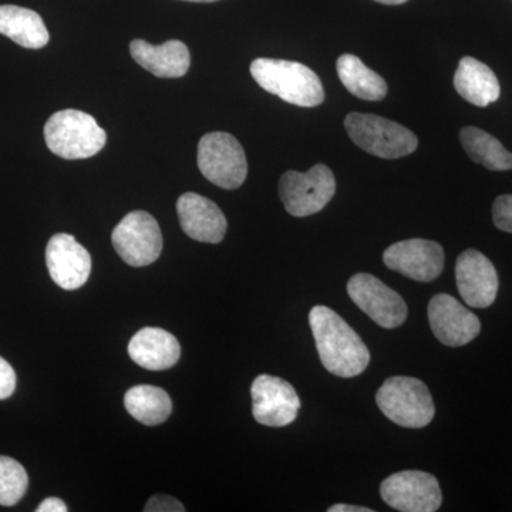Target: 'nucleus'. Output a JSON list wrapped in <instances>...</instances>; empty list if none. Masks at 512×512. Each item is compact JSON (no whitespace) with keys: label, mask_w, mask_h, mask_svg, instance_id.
Here are the masks:
<instances>
[{"label":"nucleus","mask_w":512,"mask_h":512,"mask_svg":"<svg viewBox=\"0 0 512 512\" xmlns=\"http://www.w3.org/2000/svg\"><path fill=\"white\" fill-rule=\"evenodd\" d=\"M380 495L389 507L402 512H434L443 501L437 478L417 470L387 477L380 485Z\"/></svg>","instance_id":"1a4fd4ad"},{"label":"nucleus","mask_w":512,"mask_h":512,"mask_svg":"<svg viewBox=\"0 0 512 512\" xmlns=\"http://www.w3.org/2000/svg\"><path fill=\"white\" fill-rule=\"evenodd\" d=\"M124 406L131 417L146 426L164 423L173 412V403L168 393L150 384L131 387L124 396Z\"/></svg>","instance_id":"4be33fe9"},{"label":"nucleus","mask_w":512,"mask_h":512,"mask_svg":"<svg viewBox=\"0 0 512 512\" xmlns=\"http://www.w3.org/2000/svg\"><path fill=\"white\" fill-rule=\"evenodd\" d=\"M185 2H205V3H210V2H217V0H185Z\"/></svg>","instance_id":"7c9ffc66"},{"label":"nucleus","mask_w":512,"mask_h":512,"mask_svg":"<svg viewBox=\"0 0 512 512\" xmlns=\"http://www.w3.org/2000/svg\"><path fill=\"white\" fill-rule=\"evenodd\" d=\"M251 74L262 89L293 106L316 107L325 101L318 74L305 64L261 57L252 62Z\"/></svg>","instance_id":"f03ea898"},{"label":"nucleus","mask_w":512,"mask_h":512,"mask_svg":"<svg viewBox=\"0 0 512 512\" xmlns=\"http://www.w3.org/2000/svg\"><path fill=\"white\" fill-rule=\"evenodd\" d=\"M128 355L144 369L167 370L180 360L181 346L167 330L144 328L128 343Z\"/></svg>","instance_id":"a211bd4d"},{"label":"nucleus","mask_w":512,"mask_h":512,"mask_svg":"<svg viewBox=\"0 0 512 512\" xmlns=\"http://www.w3.org/2000/svg\"><path fill=\"white\" fill-rule=\"evenodd\" d=\"M46 265L53 282L64 291L82 288L92 274V256L69 234H56L50 238Z\"/></svg>","instance_id":"4468645a"},{"label":"nucleus","mask_w":512,"mask_h":512,"mask_svg":"<svg viewBox=\"0 0 512 512\" xmlns=\"http://www.w3.org/2000/svg\"><path fill=\"white\" fill-rule=\"evenodd\" d=\"M454 87L464 100L478 107L490 106L501 94L500 82L493 70L470 56L463 57L458 63Z\"/></svg>","instance_id":"6ab92c4d"},{"label":"nucleus","mask_w":512,"mask_h":512,"mask_svg":"<svg viewBox=\"0 0 512 512\" xmlns=\"http://www.w3.org/2000/svg\"><path fill=\"white\" fill-rule=\"evenodd\" d=\"M28 487L25 467L13 458L0 456V505L13 507L18 504Z\"/></svg>","instance_id":"b1692460"},{"label":"nucleus","mask_w":512,"mask_h":512,"mask_svg":"<svg viewBox=\"0 0 512 512\" xmlns=\"http://www.w3.org/2000/svg\"><path fill=\"white\" fill-rule=\"evenodd\" d=\"M329 512H375L366 507H357V505L335 504L329 507Z\"/></svg>","instance_id":"c85d7f7f"},{"label":"nucleus","mask_w":512,"mask_h":512,"mask_svg":"<svg viewBox=\"0 0 512 512\" xmlns=\"http://www.w3.org/2000/svg\"><path fill=\"white\" fill-rule=\"evenodd\" d=\"M430 328L443 345L460 348L477 338L480 319L456 298L439 293L429 303Z\"/></svg>","instance_id":"ddd939ff"},{"label":"nucleus","mask_w":512,"mask_h":512,"mask_svg":"<svg viewBox=\"0 0 512 512\" xmlns=\"http://www.w3.org/2000/svg\"><path fill=\"white\" fill-rule=\"evenodd\" d=\"M45 140L55 156L64 160H84L103 150L107 134L90 114L62 110L47 120Z\"/></svg>","instance_id":"7ed1b4c3"},{"label":"nucleus","mask_w":512,"mask_h":512,"mask_svg":"<svg viewBox=\"0 0 512 512\" xmlns=\"http://www.w3.org/2000/svg\"><path fill=\"white\" fill-rule=\"evenodd\" d=\"M146 512H184V505L170 495H154L148 500Z\"/></svg>","instance_id":"a878e982"},{"label":"nucleus","mask_w":512,"mask_h":512,"mask_svg":"<svg viewBox=\"0 0 512 512\" xmlns=\"http://www.w3.org/2000/svg\"><path fill=\"white\" fill-rule=\"evenodd\" d=\"M180 225L188 237L205 244H220L227 234L228 222L215 202L195 192L181 195L177 201Z\"/></svg>","instance_id":"dca6fc26"},{"label":"nucleus","mask_w":512,"mask_h":512,"mask_svg":"<svg viewBox=\"0 0 512 512\" xmlns=\"http://www.w3.org/2000/svg\"><path fill=\"white\" fill-rule=\"evenodd\" d=\"M376 2L383 3V5H403L407 0H376Z\"/></svg>","instance_id":"c756f323"},{"label":"nucleus","mask_w":512,"mask_h":512,"mask_svg":"<svg viewBox=\"0 0 512 512\" xmlns=\"http://www.w3.org/2000/svg\"><path fill=\"white\" fill-rule=\"evenodd\" d=\"M345 128L356 146L386 160L409 156L419 146L416 134L409 128L376 114L350 113Z\"/></svg>","instance_id":"39448f33"},{"label":"nucleus","mask_w":512,"mask_h":512,"mask_svg":"<svg viewBox=\"0 0 512 512\" xmlns=\"http://www.w3.org/2000/svg\"><path fill=\"white\" fill-rule=\"evenodd\" d=\"M495 227L512 234V195H500L493 205Z\"/></svg>","instance_id":"393cba45"},{"label":"nucleus","mask_w":512,"mask_h":512,"mask_svg":"<svg viewBox=\"0 0 512 512\" xmlns=\"http://www.w3.org/2000/svg\"><path fill=\"white\" fill-rule=\"evenodd\" d=\"M111 242L120 258L134 268L153 264L163 251L161 229L146 211L127 214L113 229Z\"/></svg>","instance_id":"6e6552de"},{"label":"nucleus","mask_w":512,"mask_h":512,"mask_svg":"<svg viewBox=\"0 0 512 512\" xmlns=\"http://www.w3.org/2000/svg\"><path fill=\"white\" fill-rule=\"evenodd\" d=\"M340 82L349 93L367 101L383 100L387 96L386 80L353 55H342L336 63Z\"/></svg>","instance_id":"412c9836"},{"label":"nucleus","mask_w":512,"mask_h":512,"mask_svg":"<svg viewBox=\"0 0 512 512\" xmlns=\"http://www.w3.org/2000/svg\"><path fill=\"white\" fill-rule=\"evenodd\" d=\"M336 192L335 175L325 164L313 165L308 173L286 171L279 181V197L293 217L318 214Z\"/></svg>","instance_id":"0eeeda50"},{"label":"nucleus","mask_w":512,"mask_h":512,"mask_svg":"<svg viewBox=\"0 0 512 512\" xmlns=\"http://www.w3.org/2000/svg\"><path fill=\"white\" fill-rule=\"evenodd\" d=\"M384 264L392 271L419 282L439 278L444 269V251L429 239H407L393 244L384 251Z\"/></svg>","instance_id":"f8f14e48"},{"label":"nucleus","mask_w":512,"mask_h":512,"mask_svg":"<svg viewBox=\"0 0 512 512\" xmlns=\"http://www.w3.org/2000/svg\"><path fill=\"white\" fill-rule=\"evenodd\" d=\"M456 281L461 298L471 308H488L497 298V271L493 262L476 249H467L458 256Z\"/></svg>","instance_id":"2eb2a0df"},{"label":"nucleus","mask_w":512,"mask_h":512,"mask_svg":"<svg viewBox=\"0 0 512 512\" xmlns=\"http://www.w3.org/2000/svg\"><path fill=\"white\" fill-rule=\"evenodd\" d=\"M197 161L202 175L224 190H237L247 180V156L231 134L222 131L205 134L198 144Z\"/></svg>","instance_id":"423d86ee"},{"label":"nucleus","mask_w":512,"mask_h":512,"mask_svg":"<svg viewBox=\"0 0 512 512\" xmlns=\"http://www.w3.org/2000/svg\"><path fill=\"white\" fill-rule=\"evenodd\" d=\"M460 141L471 160L490 171L512 170V154L503 144L481 128L464 127Z\"/></svg>","instance_id":"5701e85b"},{"label":"nucleus","mask_w":512,"mask_h":512,"mask_svg":"<svg viewBox=\"0 0 512 512\" xmlns=\"http://www.w3.org/2000/svg\"><path fill=\"white\" fill-rule=\"evenodd\" d=\"M350 299L376 325L396 329L407 319V305L402 296L370 274H356L349 279Z\"/></svg>","instance_id":"9d476101"},{"label":"nucleus","mask_w":512,"mask_h":512,"mask_svg":"<svg viewBox=\"0 0 512 512\" xmlns=\"http://www.w3.org/2000/svg\"><path fill=\"white\" fill-rule=\"evenodd\" d=\"M131 57L147 72L161 79L183 77L190 69V50L180 40H168L163 45H150L136 39L130 45Z\"/></svg>","instance_id":"f3484780"},{"label":"nucleus","mask_w":512,"mask_h":512,"mask_svg":"<svg viewBox=\"0 0 512 512\" xmlns=\"http://www.w3.org/2000/svg\"><path fill=\"white\" fill-rule=\"evenodd\" d=\"M252 413L262 426L285 427L298 416L301 400L291 383L281 377L261 375L251 387Z\"/></svg>","instance_id":"9b49d317"},{"label":"nucleus","mask_w":512,"mask_h":512,"mask_svg":"<svg viewBox=\"0 0 512 512\" xmlns=\"http://www.w3.org/2000/svg\"><path fill=\"white\" fill-rule=\"evenodd\" d=\"M0 35L26 49H42L49 43L45 22L35 10L20 6H0Z\"/></svg>","instance_id":"aec40b11"},{"label":"nucleus","mask_w":512,"mask_h":512,"mask_svg":"<svg viewBox=\"0 0 512 512\" xmlns=\"http://www.w3.org/2000/svg\"><path fill=\"white\" fill-rule=\"evenodd\" d=\"M16 389V373L13 367L0 357V400L8 399Z\"/></svg>","instance_id":"bb28decb"},{"label":"nucleus","mask_w":512,"mask_h":512,"mask_svg":"<svg viewBox=\"0 0 512 512\" xmlns=\"http://www.w3.org/2000/svg\"><path fill=\"white\" fill-rule=\"evenodd\" d=\"M380 412L406 429H423L434 419L436 407L429 387L414 377H390L376 393Z\"/></svg>","instance_id":"20e7f679"},{"label":"nucleus","mask_w":512,"mask_h":512,"mask_svg":"<svg viewBox=\"0 0 512 512\" xmlns=\"http://www.w3.org/2000/svg\"><path fill=\"white\" fill-rule=\"evenodd\" d=\"M309 323L320 362L329 373L349 379L365 372L370 363L369 349L342 316L318 305L309 313Z\"/></svg>","instance_id":"f257e3e1"},{"label":"nucleus","mask_w":512,"mask_h":512,"mask_svg":"<svg viewBox=\"0 0 512 512\" xmlns=\"http://www.w3.org/2000/svg\"><path fill=\"white\" fill-rule=\"evenodd\" d=\"M69 508L64 504V501L60 498L50 497L46 498L39 507L36 508V512H67Z\"/></svg>","instance_id":"cd10ccee"}]
</instances>
